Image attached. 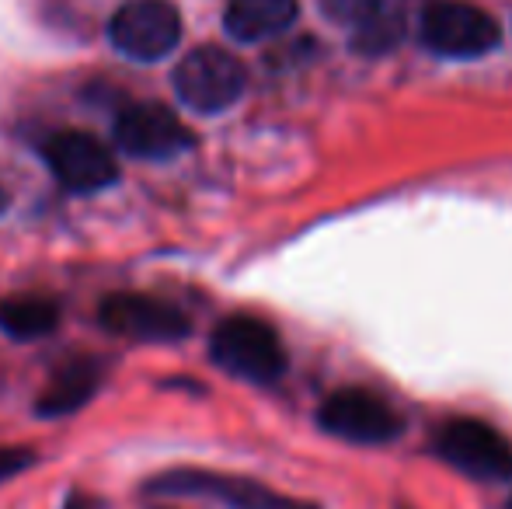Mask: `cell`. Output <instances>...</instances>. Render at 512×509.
<instances>
[{"label":"cell","mask_w":512,"mask_h":509,"mask_svg":"<svg viewBox=\"0 0 512 509\" xmlns=\"http://www.w3.org/2000/svg\"><path fill=\"white\" fill-rule=\"evenodd\" d=\"M209 356L230 377H241L251 384H272L286 374V349L279 342L276 328L262 318L237 314L216 325L209 339Z\"/></svg>","instance_id":"obj_1"},{"label":"cell","mask_w":512,"mask_h":509,"mask_svg":"<svg viewBox=\"0 0 512 509\" xmlns=\"http://www.w3.org/2000/svg\"><path fill=\"white\" fill-rule=\"evenodd\" d=\"M248 88V70L234 53L220 46L192 49L175 67V95L185 109L199 116H220L241 102Z\"/></svg>","instance_id":"obj_2"},{"label":"cell","mask_w":512,"mask_h":509,"mask_svg":"<svg viewBox=\"0 0 512 509\" xmlns=\"http://www.w3.org/2000/svg\"><path fill=\"white\" fill-rule=\"evenodd\" d=\"M115 53L136 63H157L182 42V14L171 0H126L108 21Z\"/></svg>","instance_id":"obj_3"},{"label":"cell","mask_w":512,"mask_h":509,"mask_svg":"<svg viewBox=\"0 0 512 509\" xmlns=\"http://www.w3.org/2000/svg\"><path fill=\"white\" fill-rule=\"evenodd\" d=\"M150 496H196V499H216V503L230 509H314L304 503L279 496V492L265 489L262 482L237 475H220V471L203 468H175L147 482Z\"/></svg>","instance_id":"obj_4"},{"label":"cell","mask_w":512,"mask_h":509,"mask_svg":"<svg viewBox=\"0 0 512 509\" xmlns=\"http://www.w3.org/2000/svg\"><path fill=\"white\" fill-rule=\"evenodd\" d=\"M436 454L474 482H509L512 443L495 426L478 419H453L436 436Z\"/></svg>","instance_id":"obj_5"},{"label":"cell","mask_w":512,"mask_h":509,"mask_svg":"<svg viewBox=\"0 0 512 509\" xmlns=\"http://www.w3.org/2000/svg\"><path fill=\"white\" fill-rule=\"evenodd\" d=\"M422 42L439 56L474 60L499 46V25L492 14L460 0H436L422 14Z\"/></svg>","instance_id":"obj_6"},{"label":"cell","mask_w":512,"mask_h":509,"mask_svg":"<svg viewBox=\"0 0 512 509\" xmlns=\"http://www.w3.org/2000/svg\"><path fill=\"white\" fill-rule=\"evenodd\" d=\"M42 161L53 171L56 182L67 192H77V196L112 189L119 182V164H115L112 150L98 136L77 133V129L49 136L42 143Z\"/></svg>","instance_id":"obj_7"},{"label":"cell","mask_w":512,"mask_h":509,"mask_svg":"<svg viewBox=\"0 0 512 509\" xmlns=\"http://www.w3.org/2000/svg\"><path fill=\"white\" fill-rule=\"evenodd\" d=\"M317 422L324 433L345 443H391L401 433V415L363 387H342L328 394L317 412Z\"/></svg>","instance_id":"obj_8"},{"label":"cell","mask_w":512,"mask_h":509,"mask_svg":"<svg viewBox=\"0 0 512 509\" xmlns=\"http://www.w3.org/2000/svg\"><path fill=\"white\" fill-rule=\"evenodd\" d=\"M115 147L129 157L140 161H171V157L185 154L196 143L192 129L182 123L171 109L164 105H129L115 119Z\"/></svg>","instance_id":"obj_9"},{"label":"cell","mask_w":512,"mask_h":509,"mask_svg":"<svg viewBox=\"0 0 512 509\" xmlns=\"http://www.w3.org/2000/svg\"><path fill=\"white\" fill-rule=\"evenodd\" d=\"M98 318L112 335L133 342H178L192 332L189 318L175 304L143 293H115L102 304Z\"/></svg>","instance_id":"obj_10"},{"label":"cell","mask_w":512,"mask_h":509,"mask_svg":"<svg viewBox=\"0 0 512 509\" xmlns=\"http://www.w3.org/2000/svg\"><path fill=\"white\" fill-rule=\"evenodd\" d=\"M105 384V363L95 356H81V360H70L49 377L46 391L35 401V412L46 415V419H60V415H74L102 391Z\"/></svg>","instance_id":"obj_11"},{"label":"cell","mask_w":512,"mask_h":509,"mask_svg":"<svg viewBox=\"0 0 512 509\" xmlns=\"http://www.w3.org/2000/svg\"><path fill=\"white\" fill-rule=\"evenodd\" d=\"M297 14V0H230L223 11V28L237 42H265L283 35Z\"/></svg>","instance_id":"obj_12"},{"label":"cell","mask_w":512,"mask_h":509,"mask_svg":"<svg viewBox=\"0 0 512 509\" xmlns=\"http://www.w3.org/2000/svg\"><path fill=\"white\" fill-rule=\"evenodd\" d=\"M60 325V307L46 297H14L0 304V328L11 339H46Z\"/></svg>","instance_id":"obj_13"},{"label":"cell","mask_w":512,"mask_h":509,"mask_svg":"<svg viewBox=\"0 0 512 509\" xmlns=\"http://www.w3.org/2000/svg\"><path fill=\"white\" fill-rule=\"evenodd\" d=\"M387 0H324V11L331 14L335 21H342V25H363V21H370L373 14L384 11Z\"/></svg>","instance_id":"obj_14"},{"label":"cell","mask_w":512,"mask_h":509,"mask_svg":"<svg viewBox=\"0 0 512 509\" xmlns=\"http://www.w3.org/2000/svg\"><path fill=\"white\" fill-rule=\"evenodd\" d=\"M32 464H35L32 450H25V447H0V482L21 475V471L32 468Z\"/></svg>","instance_id":"obj_15"},{"label":"cell","mask_w":512,"mask_h":509,"mask_svg":"<svg viewBox=\"0 0 512 509\" xmlns=\"http://www.w3.org/2000/svg\"><path fill=\"white\" fill-rule=\"evenodd\" d=\"M63 509H95V503H91L88 496H67Z\"/></svg>","instance_id":"obj_16"},{"label":"cell","mask_w":512,"mask_h":509,"mask_svg":"<svg viewBox=\"0 0 512 509\" xmlns=\"http://www.w3.org/2000/svg\"><path fill=\"white\" fill-rule=\"evenodd\" d=\"M4 210H7V192L0 189V217H4Z\"/></svg>","instance_id":"obj_17"}]
</instances>
